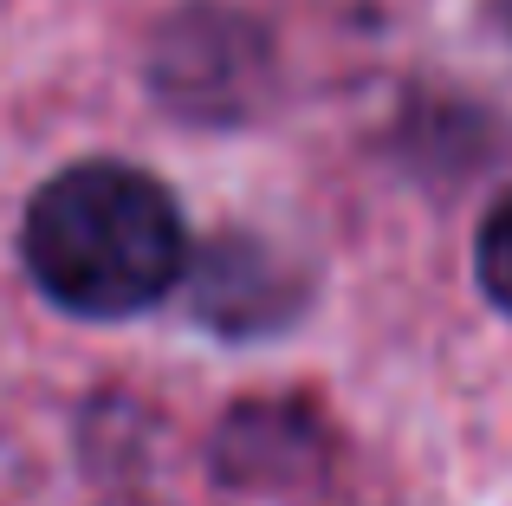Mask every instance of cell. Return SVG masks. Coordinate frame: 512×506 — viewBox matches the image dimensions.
Returning <instances> with one entry per match:
<instances>
[{"label":"cell","instance_id":"obj_1","mask_svg":"<svg viewBox=\"0 0 512 506\" xmlns=\"http://www.w3.org/2000/svg\"><path fill=\"white\" fill-rule=\"evenodd\" d=\"M20 260L52 305L78 318H130L188 273L182 208L150 169L91 156L26 202Z\"/></svg>","mask_w":512,"mask_h":506},{"label":"cell","instance_id":"obj_2","mask_svg":"<svg viewBox=\"0 0 512 506\" xmlns=\"http://www.w3.org/2000/svg\"><path fill=\"white\" fill-rule=\"evenodd\" d=\"M474 260H480V286H487V299H493V305H500V312L512 318V195H506V202L487 215Z\"/></svg>","mask_w":512,"mask_h":506}]
</instances>
